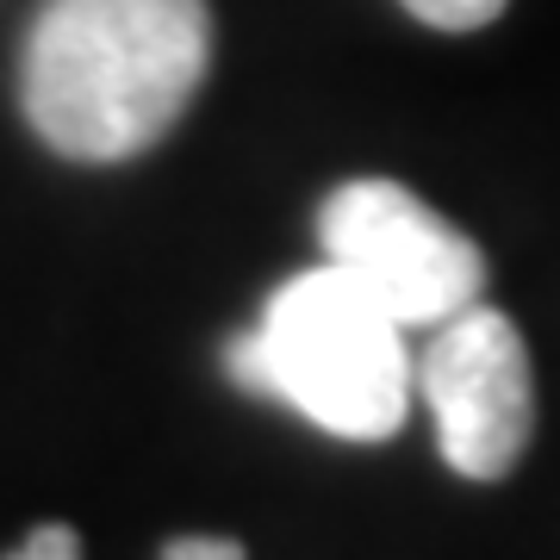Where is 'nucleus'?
<instances>
[{
  "mask_svg": "<svg viewBox=\"0 0 560 560\" xmlns=\"http://www.w3.org/2000/svg\"><path fill=\"white\" fill-rule=\"evenodd\" d=\"M511 7V0H405V13L423 25H436V32H480L492 25Z\"/></svg>",
  "mask_w": 560,
  "mask_h": 560,
  "instance_id": "5",
  "label": "nucleus"
},
{
  "mask_svg": "<svg viewBox=\"0 0 560 560\" xmlns=\"http://www.w3.org/2000/svg\"><path fill=\"white\" fill-rule=\"evenodd\" d=\"M162 560H249V555L231 536H175L162 541Z\"/></svg>",
  "mask_w": 560,
  "mask_h": 560,
  "instance_id": "7",
  "label": "nucleus"
},
{
  "mask_svg": "<svg viewBox=\"0 0 560 560\" xmlns=\"http://www.w3.org/2000/svg\"><path fill=\"white\" fill-rule=\"evenodd\" d=\"M231 381L342 442H386L411 418L418 361L405 355V324L374 305L337 261L305 268L261 312L256 330L224 349Z\"/></svg>",
  "mask_w": 560,
  "mask_h": 560,
  "instance_id": "2",
  "label": "nucleus"
},
{
  "mask_svg": "<svg viewBox=\"0 0 560 560\" xmlns=\"http://www.w3.org/2000/svg\"><path fill=\"white\" fill-rule=\"evenodd\" d=\"M318 243L324 261H337L399 324L436 330L455 312L486 300L480 243L455 231L436 206H423L399 180H342L318 212Z\"/></svg>",
  "mask_w": 560,
  "mask_h": 560,
  "instance_id": "3",
  "label": "nucleus"
},
{
  "mask_svg": "<svg viewBox=\"0 0 560 560\" xmlns=\"http://www.w3.org/2000/svg\"><path fill=\"white\" fill-rule=\"evenodd\" d=\"M206 57V0H44L25 38L20 101L57 156L125 162L187 113Z\"/></svg>",
  "mask_w": 560,
  "mask_h": 560,
  "instance_id": "1",
  "label": "nucleus"
},
{
  "mask_svg": "<svg viewBox=\"0 0 560 560\" xmlns=\"http://www.w3.org/2000/svg\"><path fill=\"white\" fill-rule=\"evenodd\" d=\"M418 393L436 423V448L460 480H504L536 436V381L517 324L499 305H467L418 361Z\"/></svg>",
  "mask_w": 560,
  "mask_h": 560,
  "instance_id": "4",
  "label": "nucleus"
},
{
  "mask_svg": "<svg viewBox=\"0 0 560 560\" xmlns=\"http://www.w3.org/2000/svg\"><path fill=\"white\" fill-rule=\"evenodd\" d=\"M0 560H81V536L69 523H38L13 555H0Z\"/></svg>",
  "mask_w": 560,
  "mask_h": 560,
  "instance_id": "6",
  "label": "nucleus"
}]
</instances>
